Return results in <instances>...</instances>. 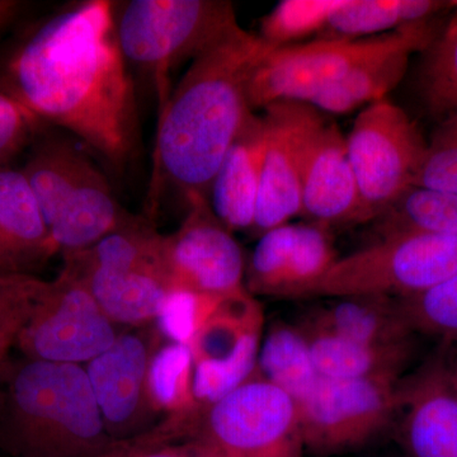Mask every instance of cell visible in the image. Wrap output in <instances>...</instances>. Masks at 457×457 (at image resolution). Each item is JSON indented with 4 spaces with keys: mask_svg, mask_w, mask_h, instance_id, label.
Returning a JSON list of instances; mask_svg holds the SVG:
<instances>
[{
    "mask_svg": "<svg viewBox=\"0 0 457 457\" xmlns=\"http://www.w3.org/2000/svg\"><path fill=\"white\" fill-rule=\"evenodd\" d=\"M114 4L87 0L33 26L0 66V92L121 170L137 147V113Z\"/></svg>",
    "mask_w": 457,
    "mask_h": 457,
    "instance_id": "obj_1",
    "label": "cell"
},
{
    "mask_svg": "<svg viewBox=\"0 0 457 457\" xmlns=\"http://www.w3.org/2000/svg\"><path fill=\"white\" fill-rule=\"evenodd\" d=\"M275 47L237 26L192 62L159 110L149 212L164 186L182 196L209 197L222 159L242 130L254 69Z\"/></svg>",
    "mask_w": 457,
    "mask_h": 457,
    "instance_id": "obj_2",
    "label": "cell"
},
{
    "mask_svg": "<svg viewBox=\"0 0 457 457\" xmlns=\"http://www.w3.org/2000/svg\"><path fill=\"white\" fill-rule=\"evenodd\" d=\"M114 444L83 366L26 357L0 366V450L12 457H104Z\"/></svg>",
    "mask_w": 457,
    "mask_h": 457,
    "instance_id": "obj_3",
    "label": "cell"
},
{
    "mask_svg": "<svg viewBox=\"0 0 457 457\" xmlns=\"http://www.w3.org/2000/svg\"><path fill=\"white\" fill-rule=\"evenodd\" d=\"M114 25L126 62L153 80L161 110L171 93V71L239 23L225 0H131L114 4Z\"/></svg>",
    "mask_w": 457,
    "mask_h": 457,
    "instance_id": "obj_4",
    "label": "cell"
},
{
    "mask_svg": "<svg viewBox=\"0 0 457 457\" xmlns=\"http://www.w3.org/2000/svg\"><path fill=\"white\" fill-rule=\"evenodd\" d=\"M64 267L86 285L114 324L143 328L154 323L171 279L163 236L150 219L134 218L95 245L62 255Z\"/></svg>",
    "mask_w": 457,
    "mask_h": 457,
    "instance_id": "obj_5",
    "label": "cell"
},
{
    "mask_svg": "<svg viewBox=\"0 0 457 457\" xmlns=\"http://www.w3.org/2000/svg\"><path fill=\"white\" fill-rule=\"evenodd\" d=\"M198 438L227 457H303L296 402L257 372L224 398L170 427L163 440Z\"/></svg>",
    "mask_w": 457,
    "mask_h": 457,
    "instance_id": "obj_6",
    "label": "cell"
},
{
    "mask_svg": "<svg viewBox=\"0 0 457 457\" xmlns=\"http://www.w3.org/2000/svg\"><path fill=\"white\" fill-rule=\"evenodd\" d=\"M457 276V237L396 234L338 258L295 299L378 296L403 299Z\"/></svg>",
    "mask_w": 457,
    "mask_h": 457,
    "instance_id": "obj_7",
    "label": "cell"
},
{
    "mask_svg": "<svg viewBox=\"0 0 457 457\" xmlns=\"http://www.w3.org/2000/svg\"><path fill=\"white\" fill-rule=\"evenodd\" d=\"M345 144L363 220L375 221L414 185L427 141L408 113L384 98L360 111Z\"/></svg>",
    "mask_w": 457,
    "mask_h": 457,
    "instance_id": "obj_8",
    "label": "cell"
},
{
    "mask_svg": "<svg viewBox=\"0 0 457 457\" xmlns=\"http://www.w3.org/2000/svg\"><path fill=\"white\" fill-rule=\"evenodd\" d=\"M400 380L319 378L296 403L305 449L327 456L368 444L398 413Z\"/></svg>",
    "mask_w": 457,
    "mask_h": 457,
    "instance_id": "obj_9",
    "label": "cell"
},
{
    "mask_svg": "<svg viewBox=\"0 0 457 457\" xmlns=\"http://www.w3.org/2000/svg\"><path fill=\"white\" fill-rule=\"evenodd\" d=\"M119 335L86 285L62 269L49 281L16 347L26 359L84 366Z\"/></svg>",
    "mask_w": 457,
    "mask_h": 457,
    "instance_id": "obj_10",
    "label": "cell"
},
{
    "mask_svg": "<svg viewBox=\"0 0 457 457\" xmlns=\"http://www.w3.org/2000/svg\"><path fill=\"white\" fill-rule=\"evenodd\" d=\"M263 328V309L249 291L222 300L189 345L198 408L224 398L255 374Z\"/></svg>",
    "mask_w": 457,
    "mask_h": 457,
    "instance_id": "obj_11",
    "label": "cell"
},
{
    "mask_svg": "<svg viewBox=\"0 0 457 457\" xmlns=\"http://www.w3.org/2000/svg\"><path fill=\"white\" fill-rule=\"evenodd\" d=\"M396 31L359 40H312L275 47L254 69L248 87L251 110L275 102L311 104L335 86L357 62L381 49Z\"/></svg>",
    "mask_w": 457,
    "mask_h": 457,
    "instance_id": "obj_12",
    "label": "cell"
},
{
    "mask_svg": "<svg viewBox=\"0 0 457 457\" xmlns=\"http://www.w3.org/2000/svg\"><path fill=\"white\" fill-rule=\"evenodd\" d=\"M180 227L163 236L171 287L227 299L245 293L246 262L233 233L212 212L209 200L189 196Z\"/></svg>",
    "mask_w": 457,
    "mask_h": 457,
    "instance_id": "obj_13",
    "label": "cell"
},
{
    "mask_svg": "<svg viewBox=\"0 0 457 457\" xmlns=\"http://www.w3.org/2000/svg\"><path fill=\"white\" fill-rule=\"evenodd\" d=\"M323 112L302 102H275L264 108L266 149L252 233L263 236L302 215L303 155Z\"/></svg>",
    "mask_w": 457,
    "mask_h": 457,
    "instance_id": "obj_14",
    "label": "cell"
},
{
    "mask_svg": "<svg viewBox=\"0 0 457 457\" xmlns=\"http://www.w3.org/2000/svg\"><path fill=\"white\" fill-rule=\"evenodd\" d=\"M158 345L149 333H120L110 348L83 366L104 427L116 442L152 429L155 411L147 392V371Z\"/></svg>",
    "mask_w": 457,
    "mask_h": 457,
    "instance_id": "obj_15",
    "label": "cell"
},
{
    "mask_svg": "<svg viewBox=\"0 0 457 457\" xmlns=\"http://www.w3.org/2000/svg\"><path fill=\"white\" fill-rule=\"evenodd\" d=\"M400 438L408 457H457V376L442 345L399 383Z\"/></svg>",
    "mask_w": 457,
    "mask_h": 457,
    "instance_id": "obj_16",
    "label": "cell"
},
{
    "mask_svg": "<svg viewBox=\"0 0 457 457\" xmlns=\"http://www.w3.org/2000/svg\"><path fill=\"white\" fill-rule=\"evenodd\" d=\"M302 215L329 228L333 225L365 222L345 137L324 114L303 155Z\"/></svg>",
    "mask_w": 457,
    "mask_h": 457,
    "instance_id": "obj_17",
    "label": "cell"
},
{
    "mask_svg": "<svg viewBox=\"0 0 457 457\" xmlns=\"http://www.w3.org/2000/svg\"><path fill=\"white\" fill-rule=\"evenodd\" d=\"M437 36L435 21L398 29L385 46L363 57L339 82L321 92L312 106L324 113L345 114L387 98L407 73L411 56L425 53Z\"/></svg>",
    "mask_w": 457,
    "mask_h": 457,
    "instance_id": "obj_18",
    "label": "cell"
},
{
    "mask_svg": "<svg viewBox=\"0 0 457 457\" xmlns=\"http://www.w3.org/2000/svg\"><path fill=\"white\" fill-rule=\"evenodd\" d=\"M264 149L266 125L263 116L249 113L242 130L222 159L207 197L216 218L231 233L253 228Z\"/></svg>",
    "mask_w": 457,
    "mask_h": 457,
    "instance_id": "obj_19",
    "label": "cell"
},
{
    "mask_svg": "<svg viewBox=\"0 0 457 457\" xmlns=\"http://www.w3.org/2000/svg\"><path fill=\"white\" fill-rule=\"evenodd\" d=\"M57 253L22 170L0 167V270L27 273Z\"/></svg>",
    "mask_w": 457,
    "mask_h": 457,
    "instance_id": "obj_20",
    "label": "cell"
},
{
    "mask_svg": "<svg viewBox=\"0 0 457 457\" xmlns=\"http://www.w3.org/2000/svg\"><path fill=\"white\" fill-rule=\"evenodd\" d=\"M132 218L95 165L49 225L51 239L57 253H75L95 245Z\"/></svg>",
    "mask_w": 457,
    "mask_h": 457,
    "instance_id": "obj_21",
    "label": "cell"
},
{
    "mask_svg": "<svg viewBox=\"0 0 457 457\" xmlns=\"http://www.w3.org/2000/svg\"><path fill=\"white\" fill-rule=\"evenodd\" d=\"M303 330L320 378L341 380L402 378L411 359V343L378 345L354 341L319 327L305 318L297 324Z\"/></svg>",
    "mask_w": 457,
    "mask_h": 457,
    "instance_id": "obj_22",
    "label": "cell"
},
{
    "mask_svg": "<svg viewBox=\"0 0 457 457\" xmlns=\"http://www.w3.org/2000/svg\"><path fill=\"white\" fill-rule=\"evenodd\" d=\"M449 8L453 3L441 0H343L318 40L374 37L431 22Z\"/></svg>",
    "mask_w": 457,
    "mask_h": 457,
    "instance_id": "obj_23",
    "label": "cell"
},
{
    "mask_svg": "<svg viewBox=\"0 0 457 457\" xmlns=\"http://www.w3.org/2000/svg\"><path fill=\"white\" fill-rule=\"evenodd\" d=\"M330 332L378 345L411 343V328L400 317L392 297L378 295L337 297L306 317Z\"/></svg>",
    "mask_w": 457,
    "mask_h": 457,
    "instance_id": "obj_24",
    "label": "cell"
},
{
    "mask_svg": "<svg viewBox=\"0 0 457 457\" xmlns=\"http://www.w3.org/2000/svg\"><path fill=\"white\" fill-rule=\"evenodd\" d=\"M93 167L88 156L62 137H44L33 145L22 171L47 227Z\"/></svg>",
    "mask_w": 457,
    "mask_h": 457,
    "instance_id": "obj_25",
    "label": "cell"
},
{
    "mask_svg": "<svg viewBox=\"0 0 457 457\" xmlns=\"http://www.w3.org/2000/svg\"><path fill=\"white\" fill-rule=\"evenodd\" d=\"M258 376L300 402L319 380L308 339L299 326L276 321L262 339Z\"/></svg>",
    "mask_w": 457,
    "mask_h": 457,
    "instance_id": "obj_26",
    "label": "cell"
},
{
    "mask_svg": "<svg viewBox=\"0 0 457 457\" xmlns=\"http://www.w3.org/2000/svg\"><path fill=\"white\" fill-rule=\"evenodd\" d=\"M147 392L155 413H164L163 422H179L197 411L189 345L168 342L155 348L147 371Z\"/></svg>",
    "mask_w": 457,
    "mask_h": 457,
    "instance_id": "obj_27",
    "label": "cell"
},
{
    "mask_svg": "<svg viewBox=\"0 0 457 457\" xmlns=\"http://www.w3.org/2000/svg\"><path fill=\"white\" fill-rule=\"evenodd\" d=\"M375 221L381 237L396 234L457 237V194L411 186Z\"/></svg>",
    "mask_w": 457,
    "mask_h": 457,
    "instance_id": "obj_28",
    "label": "cell"
},
{
    "mask_svg": "<svg viewBox=\"0 0 457 457\" xmlns=\"http://www.w3.org/2000/svg\"><path fill=\"white\" fill-rule=\"evenodd\" d=\"M426 51L420 93L428 112L441 122L457 113V13Z\"/></svg>",
    "mask_w": 457,
    "mask_h": 457,
    "instance_id": "obj_29",
    "label": "cell"
},
{
    "mask_svg": "<svg viewBox=\"0 0 457 457\" xmlns=\"http://www.w3.org/2000/svg\"><path fill=\"white\" fill-rule=\"evenodd\" d=\"M395 300L396 309L411 332L457 345V276L442 284Z\"/></svg>",
    "mask_w": 457,
    "mask_h": 457,
    "instance_id": "obj_30",
    "label": "cell"
},
{
    "mask_svg": "<svg viewBox=\"0 0 457 457\" xmlns=\"http://www.w3.org/2000/svg\"><path fill=\"white\" fill-rule=\"evenodd\" d=\"M343 0H282L262 18L260 37L272 47L319 37Z\"/></svg>",
    "mask_w": 457,
    "mask_h": 457,
    "instance_id": "obj_31",
    "label": "cell"
},
{
    "mask_svg": "<svg viewBox=\"0 0 457 457\" xmlns=\"http://www.w3.org/2000/svg\"><path fill=\"white\" fill-rule=\"evenodd\" d=\"M337 260L329 228L315 222L296 225L293 251L278 296L295 299L300 291L326 275Z\"/></svg>",
    "mask_w": 457,
    "mask_h": 457,
    "instance_id": "obj_32",
    "label": "cell"
},
{
    "mask_svg": "<svg viewBox=\"0 0 457 457\" xmlns=\"http://www.w3.org/2000/svg\"><path fill=\"white\" fill-rule=\"evenodd\" d=\"M49 281L27 273L0 270V365L16 347L23 328L46 293Z\"/></svg>",
    "mask_w": 457,
    "mask_h": 457,
    "instance_id": "obj_33",
    "label": "cell"
},
{
    "mask_svg": "<svg viewBox=\"0 0 457 457\" xmlns=\"http://www.w3.org/2000/svg\"><path fill=\"white\" fill-rule=\"evenodd\" d=\"M296 225L286 224L260 237L245 269L246 290L278 296L293 251Z\"/></svg>",
    "mask_w": 457,
    "mask_h": 457,
    "instance_id": "obj_34",
    "label": "cell"
},
{
    "mask_svg": "<svg viewBox=\"0 0 457 457\" xmlns=\"http://www.w3.org/2000/svg\"><path fill=\"white\" fill-rule=\"evenodd\" d=\"M222 300L187 288L171 287L156 315L158 332L168 342L189 345Z\"/></svg>",
    "mask_w": 457,
    "mask_h": 457,
    "instance_id": "obj_35",
    "label": "cell"
},
{
    "mask_svg": "<svg viewBox=\"0 0 457 457\" xmlns=\"http://www.w3.org/2000/svg\"><path fill=\"white\" fill-rule=\"evenodd\" d=\"M413 186L457 194V113L438 122Z\"/></svg>",
    "mask_w": 457,
    "mask_h": 457,
    "instance_id": "obj_36",
    "label": "cell"
},
{
    "mask_svg": "<svg viewBox=\"0 0 457 457\" xmlns=\"http://www.w3.org/2000/svg\"><path fill=\"white\" fill-rule=\"evenodd\" d=\"M40 120L16 99L0 92V167H5L33 137Z\"/></svg>",
    "mask_w": 457,
    "mask_h": 457,
    "instance_id": "obj_37",
    "label": "cell"
},
{
    "mask_svg": "<svg viewBox=\"0 0 457 457\" xmlns=\"http://www.w3.org/2000/svg\"><path fill=\"white\" fill-rule=\"evenodd\" d=\"M104 457H227L198 438L146 442L139 438L119 441Z\"/></svg>",
    "mask_w": 457,
    "mask_h": 457,
    "instance_id": "obj_38",
    "label": "cell"
},
{
    "mask_svg": "<svg viewBox=\"0 0 457 457\" xmlns=\"http://www.w3.org/2000/svg\"><path fill=\"white\" fill-rule=\"evenodd\" d=\"M21 4L12 0H0V29L9 25L20 12Z\"/></svg>",
    "mask_w": 457,
    "mask_h": 457,
    "instance_id": "obj_39",
    "label": "cell"
},
{
    "mask_svg": "<svg viewBox=\"0 0 457 457\" xmlns=\"http://www.w3.org/2000/svg\"><path fill=\"white\" fill-rule=\"evenodd\" d=\"M449 357L453 371L457 376V345H449Z\"/></svg>",
    "mask_w": 457,
    "mask_h": 457,
    "instance_id": "obj_40",
    "label": "cell"
},
{
    "mask_svg": "<svg viewBox=\"0 0 457 457\" xmlns=\"http://www.w3.org/2000/svg\"><path fill=\"white\" fill-rule=\"evenodd\" d=\"M2 365H3V363H2ZM2 365H0V366H2Z\"/></svg>",
    "mask_w": 457,
    "mask_h": 457,
    "instance_id": "obj_41",
    "label": "cell"
}]
</instances>
